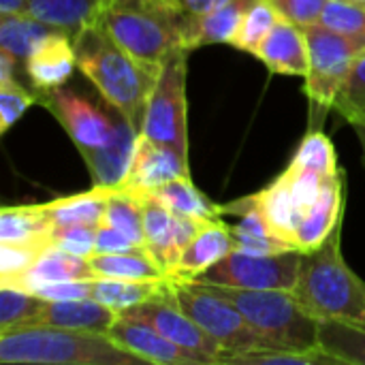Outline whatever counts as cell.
I'll return each mask as SVG.
<instances>
[{
	"label": "cell",
	"mask_w": 365,
	"mask_h": 365,
	"mask_svg": "<svg viewBox=\"0 0 365 365\" xmlns=\"http://www.w3.org/2000/svg\"><path fill=\"white\" fill-rule=\"evenodd\" d=\"M235 248L246 250V252H255V255H276V252H287V250H299L295 244L278 237V235H255V233H246L237 227H229Z\"/></svg>",
	"instance_id": "43"
},
{
	"label": "cell",
	"mask_w": 365,
	"mask_h": 365,
	"mask_svg": "<svg viewBox=\"0 0 365 365\" xmlns=\"http://www.w3.org/2000/svg\"><path fill=\"white\" fill-rule=\"evenodd\" d=\"M169 287L182 310L225 349L222 355L278 349L265 340L231 302L205 291L192 280L169 278Z\"/></svg>",
	"instance_id": "6"
},
{
	"label": "cell",
	"mask_w": 365,
	"mask_h": 365,
	"mask_svg": "<svg viewBox=\"0 0 365 365\" xmlns=\"http://www.w3.org/2000/svg\"><path fill=\"white\" fill-rule=\"evenodd\" d=\"M32 0H0V13H28Z\"/></svg>",
	"instance_id": "49"
},
{
	"label": "cell",
	"mask_w": 365,
	"mask_h": 365,
	"mask_svg": "<svg viewBox=\"0 0 365 365\" xmlns=\"http://www.w3.org/2000/svg\"><path fill=\"white\" fill-rule=\"evenodd\" d=\"M107 336L113 342H118L122 349L141 357L145 364L212 365L205 357H201L188 349H182L173 340L165 338L152 325L137 321V319L122 317V314H118V319L111 325V329L107 331Z\"/></svg>",
	"instance_id": "14"
},
{
	"label": "cell",
	"mask_w": 365,
	"mask_h": 365,
	"mask_svg": "<svg viewBox=\"0 0 365 365\" xmlns=\"http://www.w3.org/2000/svg\"><path fill=\"white\" fill-rule=\"evenodd\" d=\"M291 184V197L293 203L299 212V218L319 201L321 192H323V184H325V175L314 173V171H295V169H287L284 171Z\"/></svg>",
	"instance_id": "42"
},
{
	"label": "cell",
	"mask_w": 365,
	"mask_h": 365,
	"mask_svg": "<svg viewBox=\"0 0 365 365\" xmlns=\"http://www.w3.org/2000/svg\"><path fill=\"white\" fill-rule=\"evenodd\" d=\"M105 0H32L28 13L41 21L75 34L92 24Z\"/></svg>",
	"instance_id": "29"
},
{
	"label": "cell",
	"mask_w": 365,
	"mask_h": 365,
	"mask_svg": "<svg viewBox=\"0 0 365 365\" xmlns=\"http://www.w3.org/2000/svg\"><path fill=\"white\" fill-rule=\"evenodd\" d=\"M103 222L115 227L128 240H133L137 246L145 248V210H143V199H137V197H133L128 192L111 188Z\"/></svg>",
	"instance_id": "32"
},
{
	"label": "cell",
	"mask_w": 365,
	"mask_h": 365,
	"mask_svg": "<svg viewBox=\"0 0 365 365\" xmlns=\"http://www.w3.org/2000/svg\"><path fill=\"white\" fill-rule=\"evenodd\" d=\"M150 197L158 199L165 207H169L178 216L199 218V220H220L222 212L220 205H214L205 195L197 190L190 182V175L175 178L160 188H156Z\"/></svg>",
	"instance_id": "27"
},
{
	"label": "cell",
	"mask_w": 365,
	"mask_h": 365,
	"mask_svg": "<svg viewBox=\"0 0 365 365\" xmlns=\"http://www.w3.org/2000/svg\"><path fill=\"white\" fill-rule=\"evenodd\" d=\"M36 295L43 302H71V299H88L92 297V280H64L36 289Z\"/></svg>",
	"instance_id": "45"
},
{
	"label": "cell",
	"mask_w": 365,
	"mask_h": 365,
	"mask_svg": "<svg viewBox=\"0 0 365 365\" xmlns=\"http://www.w3.org/2000/svg\"><path fill=\"white\" fill-rule=\"evenodd\" d=\"M229 2H233V0H180V4L184 6V11H188L192 15L210 13V11L220 9V6H225Z\"/></svg>",
	"instance_id": "47"
},
{
	"label": "cell",
	"mask_w": 365,
	"mask_h": 365,
	"mask_svg": "<svg viewBox=\"0 0 365 365\" xmlns=\"http://www.w3.org/2000/svg\"><path fill=\"white\" fill-rule=\"evenodd\" d=\"M169 280V278H167ZM167 280H118V278H94L92 299L109 306L113 312L130 310L152 297H156Z\"/></svg>",
	"instance_id": "28"
},
{
	"label": "cell",
	"mask_w": 365,
	"mask_h": 365,
	"mask_svg": "<svg viewBox=\"0 0 365 365\" xmlns=\"http://www.w3.org/2000/svg\"><path fill=\"white\" fill-rule=\"evenodd\" d=\"M109 192L111 188L92 186V190L88 192L60 197L43 205L51 218V225H96L98 227L107 210Z\"/></svg>",
	"instance_id": "24"
},
{
	"label": "cell",
	"mask_w": 365,
	"mask_h": 365,
	"mask_svg": "<svg viewBox=\"0 0 365 365\" xmlns=\"http://www.w3.org/2000/svg\"><path fill=\"white\" fill-rule=\"evenodd\" d=\"M96 225H53L47 233V242L49 246L88 259L96 250Z\"/></svg>",
	"instance_id": "40"
},
{
	"label": "cell",
	"mask_w": 365,
	"mask_h": 365,
	"mask_svg": "<svg viewBox=\"0 0 365 365\" xmlns=\"http://www.w3.org/2000/svg\"><path fill=\"white\" fill-rule=\"evenodd\" d=\"M342 225L314 250L302 255L293 295L317 321H351L365 325V284L344 263Z\"/></svg>",
	"instance_id": "3"
},
{
	"label": "cell",
	"mask_w": 365,
	"mask_h": 365,
	"mask_svg": "<svg viewBox=\"0 0 365 365\" xmlns=\"http://www.w3.org/2000/svg\"><path fill=\"white\" fill-rule=\"evenodd\" d=\"M257 199H259V205L265 212L269 225L274 227V231L280 237H284L287 242L297 246L295 231H297V225H299V212H297V207L293 203L291 184H289L287 173L278 175L267 188L257 192Z\"/></svg>",
	"instance_id": "30"
},
{
	"label": "cell",
	"mask_w": 365,
	"mask_h": 365,
	"mask_svg": "<svg viewBox=\"0 0 365 365\" xmlns=\"http://www.w3.org/2000/svg\"><path fill=\"white\" fill-rule=\"evenodd\" d=\"M135 250H143L141 246H137L133 240H128L122 231H118L111 225L101 222L96 229V250L101 255H118V252H135Z\"/></svg>",
	"instance_id": "46"
},
{
	"label": "cell",
	"mask_w": 365,
	"mask_h": 365,
	"mask_svg": "<svg viewBox=\"0 0 365 365\" xmlns=\"http://www.w3.org/2000/svg\"><path fill=\"white\" fill-rule=\"evenodd\" d=\"M334 107L357 128H365V51L357 56Z\"/></svg>",
	"instance_id": "38"
},
{
	"label": "cell",
	"mask_w": 365,
	"mask_h": 365,
	"mask_svg": "<svg viewBox=\"0 0 365 365\" xmlns=\"http://www.w3.org/2000/svg\"><path fill=\"white\" fill-rule=\"evenodd\" d=\"M96 278H118V280H167L160 265L148 255V250L101 255L88 257Z\"/></svg>",
	"instance_id": "26"
},
{
	"label": "cell",
	"mask_w": 365,
	"mask_h": 365,
	"mask_svg": "<svg viewBox=\"0 0 365 365\" xmlns=\"http://www.w3.org/2000/svg\"><path fill=\"white\" fill-rule=\"evenodd\" d=\"M344 210V171L325 178L323 192L319 201L299 218L295 242L302 252H310L319 248L340 225V216Z\"/></svg>",
	"instance_id": "16"
},
{
	"label": "cell",
	"mask_w": 365,
	"mask_h": 365,
	"mask_svg": "<svg viewBox=\"0 0 365 365\" xmlns=\"http://www.w3.org/2000/svg\"><path fill=\"white\" fill-rule=\"evenodd\" d=\"M64 32L30 13H0V49L26 62L47 38Z\"/></svg>",
	"instance_id": "23"
},
{
	"label": "cell",
	"mask_w": 365,
	"mask_h": 365,
	"mask_svg": "<svg viewBox=\"0 0 365 365\" xmlns=\"http://www.w3.org/2000/svg\"><path fill=\"white\" fill-rule=\"evenodd\" d=\"M186 49L175 47L165 60L150 94L141 135L188 160L186 130Z\"/></svg>",
	"instance_id": "7"
},
{
	"label": "cell",
	"mask_w": 365,
	"mask_h": 365,
	"mask_svg": "<svg viewBox=\"0 0 365 365\" xmlns=\"http://www.w3.org/2000/svg\"><path fill=\"white\" fill-rule=\"evenodd\" d=\"M319 349L338 364L365 365V325L340 319L319 321Z\"/></svg>",
	"instance_id": "25"
},
{
	"label": "cell",
	"mask_w": 365,
	"mask_h": 365,
	"mask_svg": "<svg viewBox=\"0 0 365 365\" xmlns=\"http://www.w3.org/2000/svg\"><path fill=\"white\" fill-rule=\"evenodd\" d=\"M145 210V250L160 265L167 278H173L184 248L195 240L207 220L178 216L158 199H143Z\"/></svg>",
	"instance_id": "12"
},
{
	"label": "cell",
	"mask_w": 365,
	"mask_h": 365,
	"mask_svg": "<svg viewBox=\"0 0 365 365\" xmlns=\"http://www.w3.org/2000/svg\"><path fill=\"white\" fill-rule=\"evenodd\" d=\"M120 314L152 325L165 338L173 340L182 349H188V351L205 357L212 365L220 364L225 349L182 310V306L178 304V299L169 287V280L156 297H152L130 310H124Z\"/></svg>",
	"instance_id": "11"
},
{
	"label": "cell",
	"mask_w": 365,
	"mask_h": 365,
	"mask_svg": "<svg viewBox=\"0 0 365 365\" xmlns=\"http://www.w3.org/2000/svg\"><path fill=\"white\" fill-rule=\"evenodd\" d=\"M96 274L86 257H77L73 252L60 250L56 246H47L43 255L34 261L30 269L24 274L4 280L0 284L17 287L28 293H34L41 287L53 284V282H64V280H94Z\"/></svg>",
	"instance_id": "20"
},
{
	"label": "cell",
	"mask_w": 365,
	"mask_h": 365,
	"mask_svg": "<svg viewBox=\"0 0 365 365\" xmlns=\"http://www.w3.org/2000/svg\"><path fill=\"white\" fill-rule=\"evenodd\" d=\"M269 2L278 9L282 17L291 19L302 28H308L319 24L321 13L329 0H269Z\"/></svg>",
	"instance_id": "44"
},
{
	"label": "cell",
	"mask_w": 365,
	"mask_h": 365,
	"mask_svg": "<svg viewBox=\"0 0 365 365\" xmlns=\"http://www.w3.org/2000/svg\"><path fill=\"white\" fill-rule=\"evenodd\" d=\"M17 58L9 53L6 49H0V83L13 81L15 79V68H17Z\"/></svg>",
	"instance_id": "48"
},
{
	"label": "cell",
	"mask_w": 365,
	"mask_h": 365,
	"mask_svg": "<svg viewBox=\"0 0 365 365\" xmlns=\"http://www.w3.org/2000/svg\"><path fill=\"white\" fill-rule=\"evenodd\" d=\"M321 26L365 47V6L351 0H329L319 19Z\"/></svg>",
	"instance_id": "37"
},
{
	"label": "cell",
	"mask_w": 365,
	"mask_h": 365,
	"mask_svg": "<svg viewBox=\"0 0 365 365\" xmlns=\"http://www.w3.org/2000/svg\"><path fill=\"white\" fill-rule=\"evenodd\" d=\"M118 312L109 306L88 297V299H71V302H43L38 314L28 325H49L79 331H96L107 334L115 323Z\"/></svg>",
	"instance_id": "21"
},
{
	"label": "cell",
	"mask_w": 365,
	"mask_h": 365,
	"mask_svg": "<svg viewBox=\"0 0 365 365\" xmlns=\"http://www.w3.org/2000/svg\"><path fill=\"white\" fill-rule=\"evenodd\" d=\"M186 13L180 0H105L92 24L103 26L135 58L163 64L182 47Z\"/></svg>",
	"instance_id": "4"
},
{
	"label": "cell",
	"mask_w": 365,
	"mask_h": 365,
	"mask_svg": "<svg viewBox=\"0 0 365 365\" xmlns=\"http://www.w3.org/2000/svg\"><path fill=\"white\" fill-rule=\"evenodd\" d=\"M205 291L231 302L246 321L274 346L293 351L319 349V321L306 312L293 291H259L192 280Z\"/></svg>",
	"instance_id": "5"
},
{
	"label": "cell",
	"mask_w": 365,
	"mask_h": 365,
	"mask_svg": "<svg viewBox=\"0 0 365 365\" xmlns=\"http://www.w3.org/2000/svg\"><path fill=\"white\" fill-rule=\"evenodd\" d=\"M26 75L38 98L60 86L77 68V56L73 47V34L58 32L47 38L26 62Z\"/></svg>",
	"instance_id": "17"
},
{
	"label": "cell",
	"mask_w": 365,
	"mask_h": 365,
	"mask_svg": "<svg viewBox=\"0 0 365 365\" xmlns=\"http://www.w3.org/2000/svg\"><path fill=\"white\" fill-rule=\"evenodd\" d=\"M38 103L62 124L81 156L109 143L115 133L120 113L115 109L113 115L107 113L75 90H66L60 86L43 94Z\"/></svg>",
	"instance_id": "10"
},
{
	"label": "cell",
	"mask_w": 365,
	"mask_h": 365,
	"mask_svg": "<svg viewBox=\"0 0 365 365\" xmlns=\"http://www.w3.org/2000/svg\"><path fill=\"white\" fill-rule=\"evenodd\" d=\"M137 139H139V130L133 128L130 122L120 113L111 141L98 150L83 154V160L90 169L94 186L115 188L124 180L128 165L133 160V154H135Z\"/></svg>",
	"instance_id": "19"
},
{
	"label": "cell",
	"mask_w": 365,
	"mask_h": 365,
	"mask_svg": "<svg viewBox=\"0 0 365 365\" xmlns=\"http://www.w3.org/2000/svg\"><path fill=\"white\" fill-rule=\"evenodd\" d=\"M41 306L43 299L36 295L17 287L0 284V331L28 327L38 314Z\"/></svg>",
	"instance_id": "36"
},
{
	"label": "cell",
	"mask_w": 365,
	"mask_h": 365,
	"mask_svg": "<svg viewBox=\"0 0 365 365\" xmlns=\"http://www.w3.org/2000/svg\"><path fill=\"white\" fill-rule=\"evenodd\" d=\"M77 68L96 86L111 109L141 133L150 94L163 64H148L124 49L103 26L88 24L73 34Z\"/></svg>",
	"instance_id": "1"
},
{
	"label": "cell",
	"mask_w": 365,
	"mask_h": 365,
	"mask_svg": "<svg viewBox=\"0 0 365 365\" xmlns=\"http://www.w3.org/2000/svg\"><path fill=\"white\" fill-rule=\"evenodd\" d=\"M351 2H357V4H364L365 6V0H351Z\"/></svg>",
	"instance_id": "50"
},
{
	"label": "cell",
	"mask_w": 365,
	"mask_h": 365,
	"mask_svg": "<svg viewBox=\"0 0 365 365\" xmlns=\"http://www.w3.org/2000/svg\"><path fill=\"white\" fill-rule=\"evenodd\" d=\"M51 227L45 205H15L0 210V244L47 240Z\"/></svg>",
	"instance_id": "31"
},
{
	"label": "cell",
	"mask_w": 365,
	"mask_h": 365,
	"mask_svg": "<svg viewBox=\"0 0 365 365\" xmlns=\"http://www.w3.org/2000/svg\"><path fill=\"white\" fill-rule=\"evenodd\" d=\"M255 56L278 75L306 77L310 66L308 41L302 26L293 24L287 17H280L265 41L259 45Z\"/></svg>",
	"instance_id": "15"
},
{
	"label": "cell",
	"mask_w": 365,
	"mask_h": 365,
	"mask_svg": "<svg viewBox=\"0 0 365 365\" xmlns=\"http://www.w3.org/2000/svg\"><path fill=\"white\" fill-rule=\"evenodd\" d=\"M2 364L34 365H137L141 357L122 349L107 334L49 325L0 331Z\"/></svg>",
	"instance_id": "2"
},
{
	"label": "cell",
	"mask_w": 365,
	"mask_h": 365,
	"mask_svg": "<svg viewBox=\"0 0 365 365\" xmlns=\"http://www.w3.org/2000/svg\"><path fill=\"white\" fill-rule=\"evenodd\" d=\"M302 250H287L276 255H255L246 250H231L220 263L197 280L259 291H293L299 276Z\"/></svg>",
	"instance_id": "9"
},
{
	"label": "cell",
	"mask_w": 365,
	"mask_h": 365,
	"mask_svg": "<svg viewBox=\"0 0 365 365\" xmlns=\"http://www.w3.org/2000/svg\"><path fill=\"white\" fill-rule=\"evenodd\" d=\"M49 246L47 240H30L15 244H0V282L11 280L34 265V261Z\"/></svg>",
	"instance_id": "39"
},
{
	"label": "cell",
	"mask_w": 365,
	"mask_h": 365,
	"mask_svg": "<svg viewBox=\"0 0 365 365\" xmlns=\"http://www.w3.org/2000/svg\"><path fill=\"white\" fill-rule=\"evenodd\" d=\"M220 364L229 365H321L338 364L331 355L323 353L321 349L314 351H293V349H263V351H248V353H233L222 355Z\"/></svg>",
	"instance_id": "34"
},
{
	"label": "cell",
	"mask_w": 365,
	"mask_h": 365,
	"mask_svg": "<svg viewBox=\"0 0 365 365\" xmlns=\"http://www.w3.org/2000/svg\"><path fill=\"white\" fill-rule=\"evenodd\" d=\"M280 17L282 15L269 0H255V4L246 11L231 45L242 51L255 53Z\"/></svg>",
	"instance_id": "33"
},
{
	"label": "cell",
	"mask_w": 365,
	"mask_h": 365,
	"mask_svg": "<svg viewBox=\"0 0 365 365\" xmlns=\"http://www.w3.org/2000/svg\"><path fill=\"white\" fill-rule=\"evenodd\" d=\"M231 250H235V242L229 225H225L222 220H207L195 235V240L184 248L173 278L197 280L216 263H220Z\"/></svg>",
	"instance_id": "22"
},
{
	"label": "cell",
	"mask_w": 365,
	"mask_h": 365,
	"mask_svg": "<svg viewBox=\"0 0 365 365\" xmlns=\"http://www.w3.org/2000/svg\"><path fill=\"white\" fill-rule=\"evenodd\" d=\"M34 103H38V94L17 79L0 83V133H6Z\"/></svg>",
	"instance_id": "41"
},
{
	"label": "cell",
	"mask_w": 365,
	"mask_h": 365,
	"mask_svg": "<svg viewBox=\"0 0 365 365\" xmlns=\"http://www.w3.org/2000/svg\"><path fill=\"white\" fill-rule=\"evenodd\" d=\"M289 167L295 171H314V173H321L325 178L340 171L334 143L321 130H314V133L304 137V141L299 143Z\"/></svg>",
	"instance_id": "35"
},
{
	"label": "cell",
	"mask_w": 365,
	"mask_h": 365,
	"mask_svg": "<svg viewBox=\"0 0 365 365\" xmlns=\"http://www.w3.org/2000/svg\"><path fill=\"white\" fill-rule=\"evenodd\" d=\"M184 175H190L188 160H184L175 152L145 139L139 133L128 171L115 188L122 192H128L137 199H148L163 184H167L175 178H184Z\"/></svg>",
	"instance_id": "13"
},
{
	"label": "cell",
	"mask_w": 365,
	"mask_h": 365,
	"mask_svg": "<svg viewBox=\"0 0 365 365\" xmlns=\"http://www.w3.org/2000/svg\"><path fill=\"white\" fill-rule=\"evenodd\" d=\"M252 4L255 0H233L210 13H201V15L186 13L182 21V47L186 51H192L203 45H216V43L231 45L246 11Z\"/></svg>",
	"instance_id": "18"
},
{
	"label": "cell",
	"mask_w": 365,
	"mask_h": 365,
	"mask_svg": "<svg viewBox=\"0 0 365 365\" xmlns=\"http://www.w3.org/2000/svg\"><path fill=\"white\" fill-rule=\"evenodd\" d=\"M304 32L310 53L306 94L317 111L327 113V109L334 107L353 62L361 51H365V47L321 24L308 26L304 28Z\"/></svg>",
	"instance_id": "8"
}]
</instances>
